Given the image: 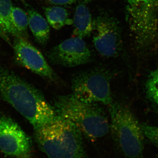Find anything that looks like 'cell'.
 <instances>
[{
  "instance_id": "e0dca14e",
  "label": "cell",
  "mask_w": 158,
  "mask_h": 158,
  "mask_svg": "<svg viewBox=\"0 0 158 158\" xmlns=\"http://www.w3.org/2000/svg\"><path fill=\"white\" fill-rule=\"evenodd\" d=\"M141 127L145 137L158 148V127L142 123Z\"/></svg>"
},
{
  "instance_id": "7c38bea8",
  "label": "cell",
  "mask_w": 158,
  "mask_h": 158,
  "mask_svg": "<svg viewBox=\"0 0 158 158\" xmlns=\"http://www.w3.org/2000/svg\"><path fill=\"white\" fill-rule=\"evenodd\" d=\"M27 12L29 27L34 37L40 45H46L50 35L47 20L32 8L28 9Z\"/></svg>"
},
{
  "instance_id": "d6986e66",
  "label": "cell",
  "mask_w": 158,
  "mask_h": 158,
  "mask_svg": "<svg viewBox=\"0 0 158 158\" xmlns=\"http://www.w3.org/2000/svg\"><path fill=\"white\" fill-rule=\"evenodd\" d=\"M0 37L4 40L9 45L12 46V44H11L9 34L7 33L6 30L3 27L1 23H0Z\"/></svg>"
},
{
  "instance_id": "30bf717a",
  "label": "cell",
  "mask_w": 158,
  "mask_h": 158,
  "mask_svg": "<svg viewBox=\"0 0 158 158\" xmlns=\"http://www.w3.org/2000/svg\"><path fill=\"white\" fill-rule=\"evenodd\" d=\"M47 57L54 64L72 67L91 62L92 54L83 38L73 37L51 49Z\"/></svg>"
},
{
  "instance_id": "8fae6325",
  "label": "cell",
  "mask_w": 158,
  "mask_h": 158,
  "mask_svg": "<svg viewBox=\"0 0 158 158\" xmlns=\"http://www.w3.org/2000/svg\"><path fill=\"white\" fill-rule=\"evenodd\" d=\"M73 37L84 38L89 37L93 32V20L87 6L83 3L76 9L73 20Z\"/></svg>"
},
{
  "instance_id": "ffe728a7",
  "label": "cell",
  "mask_w": 158,
  "mask_h": 158,
  "mask_svg": "<svg viewBox=\"0 0 158 158\" xmlns=\"http://www.w3.org/2000/svg\"><path fill=\"white\" fill-rule=\"evenodd\" d=\"M20 1H25V0H20Z\"/></svg>"
},
{
  "instance_id": "9a60e30c",
  "label": "cell",
  "mask_w": 158,
  "mask_h": 158,
  "mask_svg": "<svg viewBox=\"0 0 158 158\" xmlns=\"http://www.w3.org/2000/svg\"><path fill=\"white\" fill-rule=\"evenodd\" d=\"M11 21L14 27L23 38L28 39V26L29 25L27 14L19 7H13L11 10Z\"/></svg>"
},
{
  "instance_id": "3957f363",
  "label": "cell",
  "mask_w": 158,
  "mask_h": 158,
  "mask_svg": "<svg viewBox=\"0 0 158 158\" xmlns=\"http://www.w3.org/2000/svg\"><path fill=\"white\" fill-rule=\"evenodd\" d=\"M53 106L57 115L73 123L89 139L102 138L110 131L106 114L98 103L82 101L70 94L57 97Z\"/></svg>"
},
{
  "instance_id": "6da1fadb",
  "label": "cell",
  "mask_w": 158,
  "mask_h": 158,
  "mask_svg": "<svg viewBox=\"0 0 158 158\" xmlns=\"http://www.w3.org/2000/svg\"><path fill=\"white\" fill-rule=\"evenodd\" d=\"M0 95L33 126L47 124L57 116L53 106L39 90L7 69L0 66Z\"/></svg>"
},
{
  "instance_id": "5b68a950",
  "label": "cell",
  "mask_w": 158,
  "mask_h": 158,
  "mask_svg": "<svg viewBox=\"0 0 158 158\" xmlns=\"http://www.w3.org/2000/svg\"><path fill=\"white\" fill-rule=\"evenodd\" d=\"M127 18L137 48L151 49L158 42V0H127Z\"/></svg>"
},
{
  "instance_id": "277c9868",
  "label": "cell",
  "mask_w": 158,
  "mask_h": 158,
  "mask_svg": "<svg viewBox=\"0 0 158 158\" xmlns=\"http://www.w3.org/2000/svg\"><path fill=\"white\" fill-rule=\"evenodd\" d=\"M109 106L110 130L117 147L127 158H143L145 136L141 123L122 103L113 101Z\"/></svg>"
},
{
  "instance_id": "ba28073f",
  "label": "cell",
  "mask_w": 158,
  "mask_h": 158,
  "mask_svg": "<svg viewBox=\"0 0 158 158\" xmlns=\"http://www.w3.org/2000/svg\"><path fill=\"white\" fill-rule=\"evenodd\" d=\"M29 136L13 119L0 117V149L6 155L17 158H29L32 152Z\"/></svg>"
},
{
  "instance_id": "9c48e42d",
  "label": "cell",
  "mask_w": 158,
  "mask_h": 158,
  "mask_svg": "<svg viewBox=\"0 0 158 158\" xmlns=\"http://www.w3.org/2000/svg\"><path fill=\"white\" fill-rule=\"evenodd\" d=\"M12 47L17 62L34 73L57 84L61 80L41 52L23 37H14Z\"/></svg>"
},
{
  "instance_id": "2e32d148",
  "label": "cell",
  "mask_w": 158,
  "mask_h": 158,
  "mask_svg": "<svg viewBox=\"0 0 158 158\" xmlns=\"http://www.w3.org/2000/svg\"><path fill=\"white\" fill-rule=\"evenodd\" d=\"M146 90L148 98L158 109V68L150 75Z\"/></svg>"
},
{
  "instance_id": "ac0fdd59",
  "label": "cell",
  "mask_w": 158,
  "mask_h": 158,
  "mask_svg": "<svg viewBox=\"0 0 158 158\" xmlns=\"http://www.w3.org/2000/svg\"><path fill=\"white\" fill-rule=\"evenodd\" d=\"M50 2L55 5H71L77 2L85 3L89 2L93 0H48Z\"/></svg>"
},
{
  "instance_id": "52a82bcc",
  "label": "cell",
  "mask_w": 158,
  "mask_h": 158,
  "mask_svg": "<svg viewBox=\"0 0 158 158\" xmlns=\"http://www.w3.org/2000/svg\"><path fill=\"white\" fill-rule=\"evenodd\" d=\"M93 43L103 56L116 58L123 48L121 29L116 19L102 12L93 20Z\"/></svg>"
},
{
  "instance_id": "7a4b0ae2",
  "label": "cell",
  "mask_w": 158,
  "mask_h": 158,
  "mask_svg": "<svg viewBox=\"0 0 158 158\" xmlns=\"http://www.w3.org/2000/svg\"><path fill=\"white\" fill-rule=\"evenodd\" d=\"M34 130L37 144L49 158H88L82 133L69 119L57 115Z\"/></svg>"
},
{
  "instance_id": "8992f818",
  "label": "cell",
  "mask_w": 158,
  "mask_h": 158,
  "mask_svg": "<svg viewBox=\"0 0 158 158\" xmlns=\"http://www.w3.org/2000/svg\"><path fill=\"white\" fill-rule=\"evenodd\" d=\"M112 77V73L102 67L81 72L72 79V94L83 102L110 106L113 101L110 88Z\"/></svg>"
},
{
  "instance_id": "5bb4252c",
  "label": "cell",
  "mask_w": 158,
  "mask_h": 158,
  "mask_svg": "<svg viewBox=\"0 0 158 158\" xmlns=\"http://www.w3.org/2000/svg\"><path fill=\"white\" fill-rule=\"evenodd\" d=\"M13 7L10 0H0V23L9 35L22 37L11 21V14Z\"/></svg>"
},
{
  "instance_id": "4fadbf2b",
  "label": "cell",
  "mask_w": 158,
  "mask_h": 158,
  "mask_svg": "<svg viewBox=\"0 0 158 158\" xmlns=\"http://www.w3.org/2000/svg\"><path fill=\"white\" fill-rule=\"evenodd\" d=\"M45 14L49 24L55 30H59L65 25L73 23V20L69 18L68 11L62 7L45 8Z\"/></svg>"
}]
</instances>
